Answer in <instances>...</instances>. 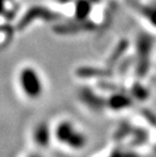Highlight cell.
Listing matches in <instances>:
<instances>
[{
    "mask_svg": "<svg viewBox=\"0 0 156 157\" xmlns=\"http://www.w3.org/2000/svg\"><path fill=\"white\" fill-rule=\"evenodd\" d=\"M55 137L61 144L72 149H81L85 145L83 134L74 125L68 122H63L56 127Z\"/></svg>",
    "mask_w": 156,
    "mask_h": 157,
    "instance_id": "6da1fadb",
    "label": "cell"
}]
</instances>
